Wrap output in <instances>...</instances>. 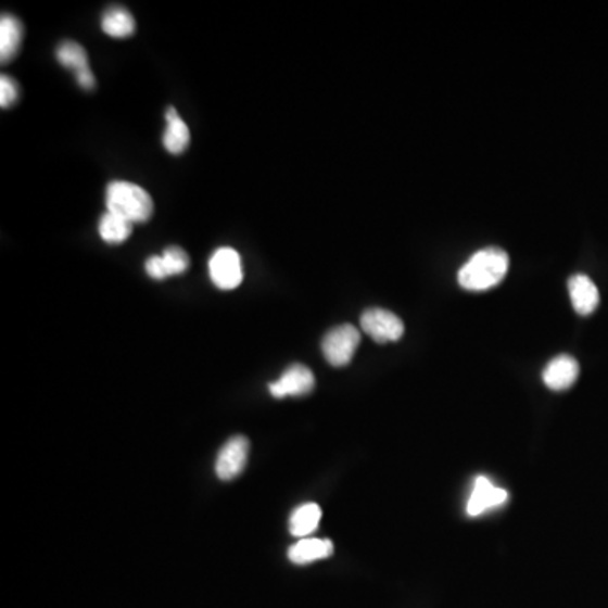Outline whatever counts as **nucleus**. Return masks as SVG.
<instances>
[{
    "label": "nucleus",
    "instance_id": "obj_19",
    "mask_svg": "<svg viewBox=\"0 0 608 608\" xmlns=\"http://www.w3.org/2000/svg\"><path fill=\"white\" fill-rule=\"evenodd\" d=\"M20 99V84L9 75L0 76V106L9 109Z\"/></svg>",
    "mask_w": 608,
    "mask_h": 608
},
{
    "label": "nucleus",
    "instance_id": "obj_5",
    "mask_svg": "<svg viewBox=\"0 0 608 608\" xmlns=\"http://www.w3.org/2000/svg\"><path fill=\"white\" fill-rule=\"evenodd\" d=\"M360 325L362 330L377 343L397 342L404 334L403 319L388 309H367L362 315Z\"/></svg>",
    "mask_w": 608,
    "mask_h": 608
},
{
    "label": "nucleus",
    "instance_id": "obj_15",
    "mask_svg": "<svg viewBox=\"0 0 608 608\" xmlns=\"http://www.w3.org/2000/svg\"><path fill=\"white\" fill-rule=\"evenodd\" d=\"M167 127L164 132L163 142L167 152H172L175 156L182 154L190 145V129L187 122L179 117L175 106H169L166 111Z\"/></svg>",
    "mask_w": 608,
    "mask_h": 608
},
{
    "label": "nucleus",
    "instance_id": "obj_3",
    "mask_svg": "<svg viewBox=\"0 0 608 608\" xmlns=\"http://www.w3.org/2000/svg\"><path fill=\"white\" fill-rule=\"evenodd\" d=\"M360 345V331L354 325H340L325 334L321 342L325 358L333 367L349 365Z\"/></svg>",
    "mask_w": 608,
    "mask_h": 608
},
{
    "label": "nucleus",
    "instance_id": "obj_9",
    "mask_svg": "<svg viewBox=\"0 0 608 608\" xmlns=\"http://www.w3.org/2000/svg\"><path fill=\"white\" fill-rule=\"evenodd\" d=\"M56 58L60 61V65L75 72L76 81L85 90H91V88L96 87V76H93L90 65H88V54L84 46L75 41L61 42L58 46Z\"/></svg>",
    "mask_w": 608,
    "mask_h": 608
},
{
    "label": "nucleus",
    "instance_id": "obj_1",
    "mask_svg": "<svg viewBox=\"0 0 608 608\" xmlns=\"http://www.w3.org/2000/svg\"><path fill=\"white\" fill-rule=\"evenodd\" d=\"M509 270V255L502 249H483L461 267L458 282L467 291H486L501 284Z\"/></svg>",
    "mask_w": 608,
    "mask_h": 608
},
{
    "label": "nucleus",
    "instance_id": "obj_17",
    "mask_svg": "<svg viewBox=\"0 0 608 608\" xmlns=\"http://www.w3.org/2000/svg\"><path fill=\"white\" fill-rule=\"evenodd\" d=\"M102 29L111 38H129L136 30V21L126 8L106 9L102 17Z\"/></svg>",
    "mask_w": 608,
    "mask_h": 608
},
{
    "label": "nucleus",
    "instance_id": "obj_11",
    "mask_svg": "<svg viewBox=\"0 0 608 608\" xmlns=\"http://www.w3.org/2000/svg\"><path fill=\"white\" fill-rule=\"evenodd\" d=\"M580 365L570 355H559L546 365L543 372L544 384L553 391H567L577 382Z\"/></svg>",
    "mask_w": 608,
    "mask_h": 608
},
{
    "label": "nucleus",
    "instance_id": "obj_13",
    "mask_svg": "<svg viewBox=\"0 0 608 608\" xmlns=\"http://www.w3.org/2000/svg\"><path fill=\"white\" fill-rule=\"evenodd\" d=\"M24 27L15 15L2 14L0 20V61L9 63L20 53L23 42Z\"/></svg>",
    "mask_w": 608,
    "mask_h": 608
},
{
    "label": "nucleus",
    "instance_id": "obj_18",
    "mask_svg": "<svg viewBox=\"0 0 608 608\" xmlns=\"http://www.w3.org/2000/svg\"><path fill=\"white\" fill-rule=\"evenodd\" d=\"M132 225L126 218L117 217L114 213L106 212L100 218L99 233L103 242L122 243L129 239L132 233Z\"/></svg>",
    "mask_w": 608,
    "mask_h": 608
},
{
    "label": "nucleus",
    "instance_id": "obj_10",
    "mask_svg": "<svg viewBox=\"0 0 608 608\" xmlns=\"http://www.w3.org/2000/svg\"><path fill=\"white\" fill-rule=\"evenodd\" d=\"M188 267L190 257L179 248H167L163 255H152L145 261V273L157 281L187 273Z\"/></svg>",
    "mask_w": 608,
    "mask_h": 608
},
{
    "label": "nucleus",
    "instance_id": "obj_2",
    "mask_svg": "<svg viewBox=\"0 0 608 608\" xmlns=\"http://www.w3.org/2000/svg\"><path fill=\"white\" fill-rule=\"evenodd\" d=\"M106 212L126 218L130 224H145L154 213L151 194L129 181H112L106 187Z\"/></svg>",
    "mask_w": 608,
    "mask_h": 608
},
{
    "label": "nucleus",
    "instance_id": "obj_8",
    "mask_svg": "<svg viewBox=\"0 0 608 608\" xmlns=\"http://www.w3.org/2000/svg\"><path fill=\"white\" fill-rule=\"evenodd\" d=\"M507 498H509L507 491L495 486L486 477H477L467 502V514L471 517L482 516L489 510L504 506Z\"/></svg>",
    "mask_w": 608,
    "mask_h": 608
},
{
    "label": "nucleus",
    "instance_id": "obj_12",
    "mask_svg": "<svg viewBox=\"0 0 608 608\" xmlns=\"http://www.w3.org/2000/svg\"><path fill=\"white\" fill-rule=\"evenodd\" d=\"M568 289H570L571 303L578 315L588 316L598 308L600 293H598L597 284L585 274L571 276Z\"/></svg>",
    "mask_w": 608,
    "mask_h": 608
},
{
    "label": "nucleus",
    "instance_id": "obj_7",
    "mask_svg": "<svg viewBox=\"0 0 608 608\" xmlns=\"http://www.w3.org/2000/svg\"><path fill=\"white\" fill-rule=\"evenodd\" d=\"M249 441L248 438L233 436L221 446L217 456L215 471L220 480H233L242 473L248 465Z\"/></svg>",
    "mask_w": 608,
    "mask_h": 608
},
{
    "label": "nucleus",
    "instance_id": "obj_14",
    "mask_svg": "<svg viewBox=\"0 0 608 608\" xmlns=\"http://www.w3.org/2000/svg\"><path fill=\"white\" fill-rule=\"evenodd\" d=\"M333 555V543L330 540L304 537L294 546L289 547L288 556L294 565H309L318 559L330 558Z\"/></svg>",
    "mask_w": 608,
    "mask_h": 608
},
{
    "label": "nucleus",
    "instance_id": "obj_6",
    "mask_svg": "<svg viewBox=\"0 0 608 608\" xmlns=\"http://www.w3.org/2000/svg\"><path fill=\"white\" fill-rule=\"evenodd\" d=\"M315 389V376L308 367L301 364L291 365L276 382L269 384V392L276 400L306 395Z\"/></svg>",
    "mask_w": 608,
    "mask_h": 608
},
{
    "label": "nucleus",
    "instance_id": "obj_4",
    "mask_svg": "<svg viewBox=\"0 0 608 608\" xmlns=\"http://www.w3.org/2000/svg\"><path fill=\"white\" fill-rule=\"evenodd\" d=\"M210 279L221 291H232L242 284V258L232 248H221L213 252L208 263Z\"/></svg>",
    "mask_w": 608,
    "mask_h": 608
},
{
    "label": "nucleus",
    "instance_id": "obj_16",
    "mask_svg": "<svg viewBox=\"0 0 608 608\" xmlns=\"http://www.w3.org/2000/svg\"><path fill=\"white\" fill-rule=\"evenodd\" d=\"M321 521V509L318 504H303L289 517V531L296 537L309 536L318 529Z\"/></svg>",
    "mask_w": 608,
    "mask_h": 608
}]
</instances>
